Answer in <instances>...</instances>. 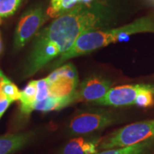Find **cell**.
<instances>
[{
  "mask_svg": "<svg viewBox=\"0 0 154 154\" xmlns=\"http://www.w3.org/2000/svg\"><path fill=\"white\" fill-rule=\"evenodd\" d=\"M108 5L99 2L80 4L56 18L36 35L25 63L22 75L33 76L46 65L66 52L83 33L104 29L112 23Z\"/></svg>",
  "mask_w": 154,
  "mask_h": 154,
  "instance_id": "cell-1",
  "label": "cell"
},
{
  "mask_svg": "<svg viewBox=\"0 0 154 154\" xmlns=\"http://www.w3.org/2000/svg\"><path fill=\"white\" fill-rule=\"evenodd\" d=\"M142 32H154V16L141 17L118 29L87 31L79 36L70 49L54 61L51 67L57 69L69 59L87 54L113 42L126 41L131 34Z\"/></svg>",
  "mask_w": 154,
  "mask_h": 154,
  "instance_id": "cell-2",
  "label": "cell"
},
{
  "mask_svg": "<svg viewBox=\"0 0 154 154\" xmlns=\"http://www.w3.org/2000/svg\"><path fill=\"white\" fill-rule=\"evenodd\" d=\"M154 138V119L136 122L123 127L102 141L100 148L116 149L134 145Z\"/></svg>",
  "mask_w": 154,
  "mask_h": 154,
  "instance_id": "cell-3",
  "label": "cell"
},
{
  "mask_svg": "<svg viewBox=\"0 0 154 154\" xmlns=\"http://www.w3.org/2000/svg\"><path fill=\"white\" fill-rule=\"evenodd\" d=\"M114 116L102 109L80 111L69 121L68 132L73 136H82L101 131L114 122Z\"/></svg>",
  "mask_w": 154,
  "mask_h": 154,
  "instance_id": "cell-4",
  "label": "cell"
},
{
  "mask_svg": "<svg viewBox=\"0 0 154 154\" xmlns=\"http://www.w3.org/2000/svg\"><path fill=\"white\" fill-rule=\"evenodd\" d=\"M46 79L49 84V96L60 99L73 98L78 100V72L72 63L55 69Z\"/></svg>",
  "mask_w": 154,
  "mask_h": 154,
  "instance_id": "cell-5",
  "label": "cell"
},
{
  "mask_svg": "<svg viewBox=\"0 0 154 154\" xmlns=\"http://www.w3.org/2000/svg\"><path fill=\"white\" fill-rule=\"evenodd\" d=\"M49 18L41 6L31 7L24 11L15 30L14 45L16 49H22L38 33L39 29Z\"/></svg>",
  "mask_w": 154,
  "mask_h": 154,
  "instance_id": "cell-6",
  "label": "cell"
},
{
  "mask_svg": "<svg viewBox=\"0 0 154 154\" xmlns=\"http://www.w3.org/2000/svg\"><path fill=\"white\" fill-rule=\"evenodd\" d=\"M143 84L124 85L111 88L106 94L98 100L94 105L110 106H125L134 104L136 96Z\"/></svg>",
  "mask_w": 154,
  "mask_h": 154,
  "instance_id": "cell-7",
  "label": "cell"
},
{
  "mask_svg": "<svg viewBox=\"0 0 154 154\" xmlns=\"http://www.w3.org/2000/svg\"><path fill=\"white\" fill-rule=\"evenodd\" d=\"M111 82L103 77L93 75L80 84L77 89L79 101L90 102L93 104L104 96L111 88Z\"/></svg>",
  "mask_w": 154,
  "mask_h": 154,
  "instance_id": "cell-8",
  "label": "cell"
},
{
  "mask_svg": "<svg viewBox=\"0 0 154 154\" xmlns=\"http://www.w3.org/2000/svg\"><path fill=\"white\" fill-rule=\"evenodd\" d=\"M33 133L24 132L0 136V154H12L31 141Z\"/></svg>",
  "mask_w": 154,
  "mask_h": 154,
  "instance_id": "cell-9",
  "label": "cell"
},
{
  "mask_svg": "<svg viewBox=\"0 0 154 154\" xmlns=\"http://www.w3.org/2000/svg\"><path fill=\"white\" fill-rule=\"evenodd\" d=\"M100 140L96 138H74L63 146L61 154H95Z\"/></svg>",
  "mask_w": 154,
  "mask_h": 154,
  "instance_id": "cell-10",
  "label": "cell"
},
{
  "mask_svg": "<svg viewBox=\"0 0 154 154\" xmlns=\"http://www.w3.org/2000/svg\"><path fill=\"white\" fill-rule=\"evenodd\" d=\"M94 0H51L47 13L49 17L57 18L69 12L83 3H90Z\"/></svg>",
  "mask_w": 154,
  "mask_h": 154,
  "instance_id": "cell-11",
  "label": "cell"
},
{
  "mask_svg": "<svg viewBox=\"0 0 154 154\" xmlns=\"http://www.w3.org/2000/svg\"><path fill=\"white\" fill-rule=\"evenodd\" d=\"M36 94V80L31 81L22 91H21L20 111L24 115H29L33 111Z\"/></svg>",
  "mask_w": 154,
  "mask_h": 154,
  "instance_id": "cell-12",
  "label": "cell"
},
{
  "mask_svg": "<svg viewBox=\"0 0 154 154\" xmlns=\"http://www.w3.org/2000/svg\"><path fill=\"white\" fill-rule=\"evenodd\" d=\"M76 101V100L73 98L60 99V98L48 96L47 99L43 101L36 103L34 106L33 111H41L48 112V111L59 110Z\"/></svg>",
  "mask_w": 154,
  "mask_h": 154,
  "instance_id": "cell-13",
  "label": "cell"
},
{
  "mask_svg": "<svg viewBox=\"0 0 154 154\" xmlns=\"http://www.w3.org/2000/svg\"><path fill=\"white\" fill-rule=\"evenodd\" d=\"M20 96L21 91L0 69V98L9 99L14 102L19 100Z\"/></svg>",
  "mask_w": 154,
  "mask_h": 154,
  "instance_id": "cell-14",
  "label": "cell"
},
{
  "mask_svg": "<svg viewBox=\"0 0 154 154\" xmlns=\"http://www.w3.org/2000/svg\"><path fill=\"white\" fill-rule=\"evenodd\" d=\"M152 143L153 141L151 140H147L141 143L121 147L120 149H106L95 154H143Z\"/></svg>",
  "mask_w": 154,
  "mask_h": 154,
  "instance_id": "cell-15",
  "label": "cell"
},
{
  "mask_svg": "<svg viewBox=\"0 0 154 154\" xmlns=\"http://www.w3.org/2000/svg\"><path fill=\"white\" fill-rule=\"evenodd\" d=\"M134 104L142 108L151 107L154 104V87L143 84L136 96Z\"/></svg>",
  "mask_w": 154,
  "mask_h": 154,
  "instance_id": "cell-16",
  "label": "cell"
},
{
  "mask_svg": "<svg viewBox=\"0 0 154 154\" xmlns=\"http://www.w3.org/2000/svg\"><path fill=\"white\" fill-rule=\"evenodd\" d=\"M23 0H0V24L4 19L16 12Z\"/></svg>",
  "mask_w": 154,
  "mask_h": 154,
  "instance_id": "cell-17",
  "label": "cell"
},
{
  "mask_svg": "<svg viewBox=\"0 0 154 154\" xmlns=\"http://www.w3.org/2000/svg\"><path fill=\"white\" fill-rule=\"evenodd\" d=\"M13 103L12 101L7 99H1L0 98V119L2 118L5 111L7 110L9 106Z\"/></svg>",
  "mask_w": 154,
  "mask_h": 154,
  "instance_id": "cell-18",
  "label": "cell"
},
{
  "mask_svg": "<svg viewBox=\"0 0 154 154\" xmlns=\"http://www.w3.org/2000/svg\"><path fill=\"white\" fill-rule=\"evenodd\" d=\"M2 51V38H1V34H0V53Z\"/></svg>",
  "mask_w": 154,
  "mask_h": 154,
  "instance_id": "cell-19",
  "label": "cell"
}]
</instances>
